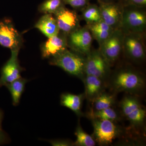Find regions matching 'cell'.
<instances>
[{
    "mask_svg": "<svg viewBox=\"0 0 146 146\" xmlns=\"http://www.w3.org/2000/svg\"><path fill=\"white\" fill-rule=\"evenodd\" d=\"M48 38L57 35L60 33L57 22L52 14H45L35 26Z\"/></svg>",
    "mask_w": 146,
    "mask_h": 146,
    "instance_id": "2e32d148",
    "label": "cell"
},
{
    "mask_svg": "<svg viewBox=\"0 0 146 146\" xmlns=\"http://www.w3.org/2000/svg\"><path fill=\"white\" fill-rule=\"evenodd\" d=\"M86 56L68 49L49 59L50 65L57 66L83 81L85 77L84 66Z\"/></svg>",
    "mask_w": 146,
    "mask_h": 146,
    "instance_id": "7a4b0ae2",
    "label": "cell"
},
{
    "mask_svg": "<svg viewBox=\"0 0 146 146\" xmlns=\"http://www.w3.org/2000/svg\"><path fill=\"white\" fill-rule=\"evenodd\" d=\"M122 21L121 29L124 34L143 33L146 25L145 12L144 7L123 5Z\"/></svg>",
    "mask_w": 146,
    "mask_h": 146,
    "instance_id": "5b68a950",
    "label": "cell"
},
{
    "mask_svg": "<svg viewBox=\"0 0 146 146\" xmlns=\"http://www.w3.org/2000/svg\"><path fill=\"white\" fill-rule=\"evenodd\" d=\"M54 15L60 31L66 35L80 27L79 18L76 11L68 9L65 6Z\"/></svg>",
    "mask_w": 146,
    "mask_h": 146,
    "instance_id": "4fadbf2b",
    "label": "cell"
},
{
    "mask_svg": "<svg viewBox=\"0 0 146 146\" xmlns=\"http://www.w3.org/2000/svg\"><path fill=\"white\" fill-rule=\"evenodd\" d=\"M93 109L91 111H97L112 107L115 103V96L112 94L103 92L92 102Z\"/></svg>",
    "mask_w": 146,
    "mask_h": 146,
    "instance_id": "d6986e66",
    "label": "cell"
},
{
    "mask_svg": "<svg viewBox=\"0 0 146 146\" xmlns=\"http://www.w3.org/2000/svg\"><path fill=\"white\" fill-rule=\"evenodd\" d=\"M89 115L91 119L108 120L116 122L119 121L120 119L119 113L112 107L99 111H91Z\"/></svg>",
    "mask_w": 146,
    "mask_h": 146,
    "instance_id": "44dd1931",
    "label": "cell"
},
{
    "mask_svg": "<svg viewBox=\"0 0 146 146\" xmlns=\"http://www.w3.org/2000/svg\"><path fill=\"white\" fill-rule=\"evenodd\" d=\"M28 81L27 79L21 77L5 85L10 92L14 106H17L19 104L22 94L25 91L26 84Z\"/></svg>",
    "mask_w": 146,
    "mask_h": 146,
    "instance_id": "ac0fdd59",
    "label": "cell"
},
{
    "mask_svg": "<svg viewBox=\"0 0 146 146\" xmlns=\"http://www.w3.org/2000/svg\"><path fill=\"white\" fill-rule=\"evenodd\" d=\"M10 141L8 135L2 129H0V145L9 143Z\"/></svg>",
    "mask_w": 146,
    "mask_h": 146,
    "instance_id": "83f0119b",
    "label": "cell"
},
{
    "mask_svg": "<svg viewBox=\"0 0 146 146\" xmlns=\"http://www.w3.org/2000/svg\"><path fill=\"white\" fill-rule=\"evenodd\" d=\"M99 4L102 20L113 29H121L123 7V5L119 1Z\"/></svg>",
    "mask_w": 146,
    "mask_h": 146,
    "instance_id": "8fae6325",
    "label": "cell"
},
{
    "mask_svg": "<svg viewBox=\"0 0 146 146\" xmlns=\"http://www.w3.org/2000/svg\"><path fill=\"white\" fill-rule=\"evenodd\" d=\"M116 0H98L99 3H105L116 1Z\"/></svg>",
    "mask_w": 146,
    "mask_h": 146,
    "instance_id": "f1b7e54d",
    "label": "cell"
},
{
    "mask_svg": "<svg viewBox=\"0 0 146 146\" xmlns=\"http://www.w3.org/2000/svg\"><path fill=\"white\" fill-rule=\"evenodd\" d=\"M123 5H132L144 7L146 5V0H118Z\"/></svg>",
    "mask_w": 146,
    "mask_h": 146,
    "instance_id": "484cf974",
    "label": "cell"
},
{
    "mask_svg": "<svg viewBox=\"0 0 146 146\" xmlns=\"http://www.w3.org/2000/svg\"><path fill=\"white\" fill-rule=\"evenodd\" d=\"M68 48L86 56L91 51L93 36L87 26L78 28L67 35Z\"/></svg>",
    "mask_w": 146,
    "mask_h": 146,
    "instance_id": "8992f818",
    "label": "cell"
},
{
    "mask_svg": "<svg viewBox=\"0 0 146 146\" xmlns=\"http://www.w3.org/2000/svg\"><path fill=\"white\" fill-rule=\"evenodd\" d=\"M65 5H68L76 10H82L90 3L91 0H63Z\"/></svg>",
    "mask_w": 146,
    "mask_h": 146,
    "instance_id": "d4e9b609",
    "label": "cell"
},
{
    "mask_svg": "<svg viewBox=\"0 0 146 146\" xmlns=\"http://www.w3.org/2000/svg\"><path fill=\"white\" fill-rule=\"evenodd\" d=\"M82 16L87 25H93L102 20L99 7L89 3L82 10Z\"/></svg>",
    "mask_w": 146,
    "mask_h": 146,
    "instance_id": "ffe728a7",
    "label": "cell"
},
{
    "mask_svg": "<svg viewBox=\"0 0 146 146\" xmlns=\"http://www.w3.org/2000/svg\"><path fill=\"white\" fill-rule=\"evenodd\" d=\"M3 117V113L1 110H0V129H2L1 123Z\"/></svg>",
    "mask_w": 146,
    "mask_h": 146,
    "instance_id": "f546056e",
    "label": "cell"
},
{
    "mask_svg": "<svg viewBox=\"0 0 146 146\" xmlns=\"http://www.w3.org/2000/svg\"><path fill=\"white\" fill-rule=\"evenodd\" d=\"M75 135L76 137V140L74 143V146H94L96 145V143L93 136L86 133L82 129L80 123H78L76 128Z\"/></svg>",
    "mask_w": 146,
    "mask_h": 146,
    "instance_id": "7402d4cb",
    "label": "cell"
},
{
    "mask_svg": "<svg viewBox=\"0 0 146 146\" xmlns=\"http://www.w3.org/2000/svg\"><path fill=\"white\" fill-rule=\"evenodd\" d=\"M110 65L103 56L100 50H91L86 56L85 75L95 76L106 82L110 74Z\"/></svg>",
    "mask_w": 146,
    "mask_h": 146,
    "instance_id": "ba28073f",
    "label": "cell"
},
{
    "mask_svg": "<svg viewBox=\"0 0 146 146\" xmlns=\"http://www.w3.org/2000/svg\"><path fill=\"white\" fill-rule=\"evenodd\" d=\"M48 142L52 145L54 146H74V142L69 140L58 139V140H50Z\"/></svg>",
    "mask_w": 146,
    "mask_h": 146,
    "instance_id": "4316f807",
    "label": "cell"
},
{
    "mask_svg": "<svg viewBox=\"0 0 146 146\" xmlns=\"http://www.w3.org/2000/svg\"><path fill=\"white\" fill-rule=\"evenodd\" d=\"M65 5L63 0H46L39 5L38 10L44 14L54 15Z\"/></svg>",
    "mask_w": 146,
    "mask_h": 146,
    "instance_id": "603a6c76",
    "label": "cell"
},
{
    "mask_svg": "<svg viewBox=\"0 0 146 146\" xmlns=\"http://www.w3.org/2000/svg\"><path fill=\"white\" fill-rule=\"evenodd\" d=\"M84 96V94L75 95L70 93H63L60 97V105L70 109L79 117H81L82 115V104Z\"/></svg>",
    "mask_w": 146,
    "mask_h": 146,
    "instance_id": "e0dca14e",
    "label": "cell"
},
{
    "mask_svg": "<svg viewBox=\"0 0 146 146\" xmlns=\"http://www.w3.org/2000/svg\"><path fill=\"white\" fill-rule=\"evenodd\" d=\"M19 50H11V56L3 66L0 77V87L5 86L21 78V73L23 68L21 67L18 60Z\"/></svg>",
    "mask_w": 146,
    "mask_h": 146,
    "instance_id": "7c38bea8",
    "label": "cell"
},
{
    "mask_svg": "<svg viewBox=\"0 0 146 146\" xmlns=\"http://www.w3.org/2000/svg\"><path fill=\"white\" fill-rule=\"evenodd\" d=\"M124 36L122 30L117 29L100 46V52L110 66L117 60L123 50Z\"/></svg>",
    "mask_w": 146,
    "mask_h": 146,
    "instance_id": "52a82bcc",
    "label": "cell"
},
{
    "mask_svg": "<svg viewBox=\"0 0 146 146\" xmlns=\"http://www.w3.org/2000/svg\"><path fill=\"white\" fill-rule=\"evenodd\" d=\"M23 37L10 19L0 21V45L11 50H19L23 45Z\"/></svg>",
    "mask_w": 146,
    "mask_h": 146,
    "instance_id": "9c48e42d",
    "label": "cell"
},
{
    "mask_svg": "<svg viewBox=\"0 0 146 146\" xmlns=\"http://www.w3.org/2000/svg\"><path fill=\"white\" fill-rule=\"evenodd\" d=\"M85 85V95L89 102H92L100 94L104 91L105 82L91 75H85L83 80Z\"/></svg>",
    "mask_w": 146,
    "mask_h": 146,
    "instance_id": "9a60e30c",
    "label": "cell"
},
{
    "mask_svg": "<svg viewBox=\"0 0 146 146\" xmlns=\"http://www.w3.org/2000/svg\"><path fill=\"white\" fill-rule=\"evenodd\" d=\"M123 50L131 60L134 61L144 60L146 52L143 33L124 34Z\"/></svg>",
    "mask_w": 146,
    "mask_h": 146,
    "instance_id": "30bf717a",
    "label": "cell"
},
{
    "mask_svg": "<svg viewBox=\"0 0 146 146\" xmlns=\"http://www.w3.org/2000/svg\"><path fill=\"white\" fill-rule=\"evenodd\" d=\"M68 48L67 35L60 31L57 35L48 38L43 44L41 48L42 57L50 59L60 54Z\"/></svg>",
    "mask_w": 146,
    "mask_h": 146,
    "instance_id": "5bb4252c",
    "label": "cell"
},
{
    "mask_svg": "<svg viewBox=\"0 0 146 146\" xmlns=\"http://www.w3.org/2000/svg\"><path fill=\"white\" fill-rule=\"evenodd\" d=\"M110 86L115 92H124L134 95L141 93L145 89V80L140 73L126 68L120 70L113 75Z\"/></svg>",
    "mask_w": 146,
    "mask_h": 146,
    "instance_id": "6da1fadb",
    "label": "cell"
},
{
    "mask_svg": "<svg viewBox=\"0 0 146 146\" xmlns=\"http://www.w3.org/2000/svg\"><path fill=\"white\" fill-rule=\"evenodd\" d=\"M87 27L91 32L92 36L98 41L100 46L109 37L114 31H107Z\"/></svg>",
    "mask_w": 146,
    "mask_h": 146,
    "instance_id": "cb8c5ba5",
    "label": "cell"
},
{
    "mask_svg": "<svg viewBox=\"0 0 146 146\" xmlns=\"http://www.w3.org/2000/svg\"><path fill=\"white\" fill-rule=\"evenodd\" d=\"M91 119L94 128L92 136L100 145H109L115 139L123 136V129L116 122L108 120Z\"/></svg>",
    "mask_w": 146,
    "mask_h": 146,
    "instance_id": "277c9868",
    "label": "cell"
},
{
    "mask_svg": "<svg viewBox=\"0 0 146 146\" xmlns=\"http://www.w3.org/2000/svg\"><path fill=\"white\" fill-rule=\"evenodd\" d=\"M120 106L123 115L134 130L144 129L146 110L137 97L131 94L125 96L120 102Z\"/></svg>",
    "mask_w": 146,
    "mask_h": 146,
    "instance_id": "3957f363",
    "label": "cell"
}]
</instances>
